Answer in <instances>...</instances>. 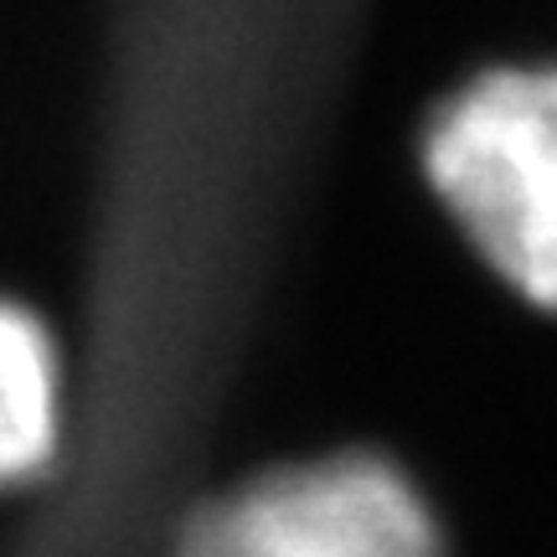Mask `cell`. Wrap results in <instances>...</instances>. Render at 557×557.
Returning <instances> with one entry per match:
<instances>
[{"label":"cell","instance_id":"3","mask_svg":"<svg viewBox=\"0 0 557 557\" xmlns=\"http://www.w3.org/2000/svg\"><path fill=\"white\" fill-rule=\"evenodd\" d=\"M62 357L21 299L0 295V496L37 480L62 438Z\"/></svg>","mask_w":557,"mask_h":557},{"label":"cell","instance_id":"1","mask_svg":"<svg viewBox=\"0 0 557 557\" xmlns=\"http://www.w3.org/2000/svg\"><path fill=\"white\" fill-rule=\"evenodd\" d=\"M429 176L480 259L557 310V67H500L444 103Z\"/></svg>","mask_w":557,"mask_h":557},{"label":"cell","instance_id":"2","mask_svg":"<svg viewBox=\"0 0 557 557\" xmlns=\"http://www.w3.org/2000/svg\"><path fill=\"white\" fill-rule=\"evenodd\" d=\"M181 557H438V547L413 485L346 455L243 485L191 527Z\"/></svg>","mask_w":557,"mask_h":557}]
</instances>
